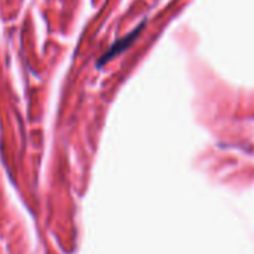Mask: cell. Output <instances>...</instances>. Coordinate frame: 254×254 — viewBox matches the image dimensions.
Returning <instances> with one entry per match:
<instances>
[{"mask_svg": "<svg viewBox=\"0 0 254 254\" xmlns=\"http://www.w3.org/2000/svg\"><path fill=\"white\" fill-rule=\"evenodd\" d=\"M140 30H141V27H138V28H137V30H135V31H134L132 34H128V36L125 37V39H122V40H119L118 43H115V45L112 46V49L109 51V54H106V55H104V57L101 58V60H103L101 63H104V61H107L109 58L115 57V55H116L118 52H122V51H124V49H125V48H127V46H128V45H129V43H131L132 40H134V39H135V36L138 34V31H140Z\"/></svg>", "mask_w": 254, "mask_h": 254, "instance_id": "cell-1", "label": "cell"}]
</instances>
